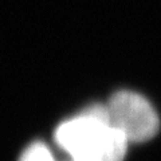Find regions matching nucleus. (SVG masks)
<instances>
[{
    "mask_svg": "<svg viewBox=\"0 0 161 161\" xmlns=\"http://www.w3.org/2000/svg\"><path fill=\"white\" fill-rule=\"evenodd\" d=\"M55 142L71 161H122L129 140L110 124L106 105L95 103L60 124Z\"/></svg>",
    "mask_w": 161,
    "mask_h": 161,
    "instance_id": "obj_1",
    "label": "nucleus"
},
{
    "mask_svg": "<svg viewBox=\"0 0 161 161\" xmlns=\"http://www.w3.org/2000/svg\"><path fill=\"white\" fill-rule=\"evenodd\" d=\"M112 126L125 134L129 142L153 138L160 129V119L149 101L134 92L121 90L106 103Z\"/></svg>",
    "mask_w": 161,
    "mask_h": 161,
    "instance_id": "obj_2",
    "label": "nucleus"
},
{
    "mask_svg": "<svg viewBox=\"0 0 161 161\" xmlns=\"http://www.w3.org/2000/svg\"><path fill=\"white\" fill-rule=\"evenodd\" d=\"M19 161H55V158L44 144L35 142L24 150Z\"/></svg>",
    "mask_w": 161,
    "mask_h": 161,
    "instance_id": "obj_3",
    "label": "nucleus"
}]
</instances>
